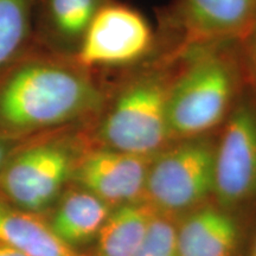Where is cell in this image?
Masks as SVG:
<instances>
[{"mask_svg": "<svg viewBox=\"0 0 256 256\" xmlns=\"http://www.w3.org/2000/svg\"><path fill=\"white\" fill-rule=\"evenodd\" d=\"M101 88L78 63L34 57L0 75V139L32 133L83 119L104 104Z\"/></svg>", "mask_w": 256, "mask_h": 256, "instance_id": "obj_1", "label": "cell"}, {"mask_svg": "<svg viewBox=\"0 0 256 256\" xmlns=\"http://www.w3.org/2000/svg\"><path fill=\"white\" fill-rule=\"evenodd\" d=\"M236 42L177 52L180 62L170 86L168 119L174 140L206 136L224 124L244 81Z\"/></svg>", "mask_w": 256, "mask_h": 256, "instance_id": "obj_2", "label": "cell"}, {"mask_svg": "<svg viewBox=\"0 0 256 256\" xmlns=\"http://www.w3.org/2000/svg\"><path fill=\"white\" fill-rule=\"evenodd\" d=\"M138 72L120 89L98 127L102 146L154 156L174 140L168 119V98L176 66Z\"/></svg>", "mask_w": 256, "mask_h": 256, "instance_id": "obj_3", "label": "cell"}, {"mask_svg": "<svg viewBox=\"0 0 256 256\" xmlns=\"http://www.w3.org/2000/svg\"><path fill=\"white\" fill-rule=\"evenodd\" d=\"M216 142L206 136L179 139L153 156L144 198L160 214L197 206L215 188Z\"/></svg>", "mask_w": 256, "mask_h": 256, "instance_id": "obj_4", "label": "cell"}, {"mask_svg": "<svg viewBox=\"0 0 256 256\" xmlns=\"http://www.w3.org/2000/svg\"><path fill=\"white\" fill-rule=\"evenodd\" d=\"M153 42L152 26L136 8L100 6L80 40L76 63L84 69L132 66L148 55Z\"/></svg>", "mask_w": 256, "mask_h": 256, "instance_id": "obj_5", "label": "cell"}, {"mask_svg": "<svg viewBox=\"0 0 256 256\" xmlns=\"http://www.w3.org/2000/svg\"><path fill=\"white\" fill-rule=\"evenodd\" d=\"M76 159L60 142L36 144L17 153L2 174V188L8 200L26 211L50 206L72 176Z\"/></svg>", "mask_w": 256, "mask_h": 256, "instance_id": "obj_6", "label": "cell"}, {"mask_svg": "<svg viewBox=\"0 0 256 256\" xmlns=\"http://www.w3.org/2000/svg\"><path fill=\"white\" fill-rule=\"evenodd\" d=\"M220 206L232 208L256 198V106H234L224 121L215 156V188Z\"/></svg>", "mask_w": 256, "mask_h": 256, "instance_id": "obj_7", "label": "cell"}, {"mask_svg": "<svg viewBox=\"0 0 256 256\" xmlns=\"http://www.w3.org/2000/svg\"><path fill=\"white\" fill-rule=\"evenodd\" d=\"M154 156L102 146L76 162L72 177L82 188L110 206L140 200L144 198L147 174Z\"/></svg>", "mask_w": 256, "mask_h": 256, "instance_id": "obj_8", "label": "cell"}, {"mask_svg": "<svg viewBox=\"0 0 256 256\" xmlns=\"http://www.w3.org/2000/svg\"><path fill=\"white\" fill-rule=\"evenodd\" d=\"M256 17V0H180L176 23L182 50L214 43L238 42Z\"/></svg>", "mask_w": 256, "mask_h": 256, "instance_id": "obj_9", "label": "cell"}, {"mask_svg": "<svg viewBox=\"0 0 256 256\" xmlns=\"http://www.w3.org/2000/svg\"><path fill=\"white\" fill-rule=\"evenodd\" d=\"M238 240L234 217L212 206L194 211L177 226L178 256H232Z\"/></svg>", "mask_w": 256, "mask_h": 256, "instance_id": "obj_10", "label": "cell"}, {"mask_svg": "<svg viewBox=\"0 0 256 256\" xmlns=\"http://www.w3.org/2000/svg\"><path fill=\"white\" fill-rule=\"evenodd\" d=\"M0 242L26 256H84L30 211L0 204Z\"/></svg>", "mask_w": 256, "mask_h": 256, "instance_id": "obj_11", "label": "cell"}, {"mask_svg": "<svg viewBox=\"0 0 256 256\" xmlns=\"http://www.w3.org/2000/svg\"><path fill=\"white\" fill-rule=\"evenodd\" d=\"M158 214L148 202L140 200L112 210L98 235L96 256H133Z\"/></svg>", "mask_w": 256, "mask_h": 256, "instance_id": "obj_12", "label": "cell"}, {"mask_svg": "<svg viewBox=\"0 0 256 256\" xmlns=\"http://www.w3.org/2000/svg\"><path fill=\"white\" fill-rule=\"evenodd\" d=\"M110 208V204L84 188L72 191L60 202L50 226L64 242L75 247L98 238L113 210Z\"/></svg>", "mask_w": 256, "mask_h": 256, "instance_id": "obj_13", "label": "cell"}, {"mask_svg": "<svg viewBox=\"0 0 256 256\" xmlns=\"http://www.w3.org/2000/svg\"><path fill=\"white\" fill-rule=\"evenodd\" d=\"M32 0H0V74L30 31Z\"/></svg>", "mask_w": 256, "mask_h": 256, "instance_id": "obj_14", "label": "cell"}, {"mask_svg": "<svg viewBox=\"0 0 256 256\" xmlns=\"http://www.w3.org/2000/svg\"><path fill=\"white\" fill-rule=\"evenodd\" d=\"M49 17L64 40H82L92 19L100 8V0H48Z\"/></svg>", "mask_w": 256, "mask_h": 256, "instance_id": "obj_15", "label": "cell"}, {"mask_svg": "<svg viewBox=\"0 0 256 256\" xmlns=\"http://www.w3.org/2000/svg\"><path fill=\"white\" fill-rule=\"evenodd\" d=\"M133 256H178L177 226L165 214H156Z\"/></svg>", "mask_w": 256, "mask_h": 256, "instance_id": "obj_16", "label": "cell"}, {"mask_svg": "<svg viewBox=\"0 0 256 256\" xmlns=\"http://www.w3.org/2000/svg\"><path fill=\"white\" fill-rule=\"evenodd\" d=\"M244 81L256 92V17L248 31L236 42Z\"/></svg>", "mask_w": 256, "mask_h": 256, "instance_id": "obj_17", "label": "cell"}, {"mask_svg": "<svg viewBox=\"0 0 256 256\" xmlns=\"http://www.w3.org/2000/svg\"><path fill=\"white\" fill-rule=\"evenodd\" d=\"M14 144L12 140H5L0 139V166L8 160V156L14 151Z\"/></svg>", "mask_w": 256, "mask_h": 256, "instance_id": "obj_18", "label": "cell"}, {"mask_svg": "<svg viewBox=\"0 0 256 256\" xmlns=\"http://www.w3.org/2000/svg\"><path fill=\"white\" fill-rule=\"evenodd\" d=\"M0 256H26L23 252H20L17 249L10 247L5 243L0 242Z\"/></svg>", "mask_w": 256, "mask_h": 256, "instance_id": "obj_19", "label": "cell"}, {"mask_svg": "<svg viewBox=\"0 0 256 256\" xmlns=\"http://www.w3.org/2000/svg\"><path fill=\"white\" fill-rule=\"evenodd\" d=\"M250 256H256V234H255V238H254V242H252V247Z\"/></svg>", "mask_w": 256, "mask_h": 256, "instance_id": "obj_20", "label": "cell"}]
</instances>
